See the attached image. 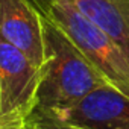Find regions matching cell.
Returning a JSON list of instances; mask_svg holds the SVG:
<instances>
[{
  "label": "cell",
  "mask_w": 129,
  "mask_h": 129,
  "mask_svg": "<svg viewBox=\"0 0 129 129\" xmlns=\"http://www.w3.org/2000/svg\"><path fill=\"white\" fill-rule=\"evenodd\" d=\"M41 69L15 46L0 37V103L2 114L30 115L37 108Z\"/></svg>",
  "instance_id": "3957f363"
},
{
  "label": "cell",
  "mask_w": 129,
  "mask_h": 129,
  "mask_svg": "<svg viewBox=\"0 0 129 129\" xmlns=\"http://www.w3.org/2000/svg\"><path fill=\"white\" fill-rule=\"evenodd\" d=\"M121 129H129V124H126L124 127H121Z\"/></svg>",
  "instance_id": "9c48e42d"
},
{
  "label": "cell",
  "mask_w": 129,
  "mask_h": 129,
  "mask_svg": "<svg viewBox=\"0 0 129 129\" xmlns=\"http://www.w3.org/2000/svg\"><path fill=\"white\" fill-rule=\"evenodd\" d=\"M0 114H2V103H0Z\"/></svg>",
  "instance_id": "30bf717a"
},
{
  "label": "cell",
  "mask_w": 129,
  "mask_h": 129,
  "mask_svg": "<svg viewBox=\"0 0 129 129\" xmlns=\"http://www.w3.org/2000/svg\"><path fill=\"white\" fill-rule=\"evenodd\" d=\"M0 37L44 66V17L32 0H0Z\"/></svg>",
  "instance_id": "5b68a950"
},
{
  "label": "cell",
  "mask_w": 129,
  "mask_h": 129,
  "mask_svg": "<svg viewBox=\"0 0 129 129\" xmlns=\"http://www.w3.org/2000/svg\"><path fill=\"white\" fill-rule=\"evenodd\" d=\"M82 55L102 73L109 85L129 97V52L111 35L84 17L69 0H32Z\"/></svg>",
  "instance_id": "7a4b0ae2"
},
{
  "label": "cell",
  "mask_w": 129,
  "mask_h": 129,
  "mask_svg": "<svg viewBox=\"0 0 129 129\" xmlns=\"http://www.w3.org/2000/svg\"><path fill=\"white\" fill-rule=\"evenodd\" d=\"M129 52V0H69Z\"/></svg>",
  "instance_id": "8992f818"
},
{
  "label": "cell",
  "mask_w": 129,
  "mask_h": 129,
  "mask_svg": "<svg viewBox=\"0 0 129 129\" xmlns=\"http://www.w3.org/2000/svg\"><path fill=\"white\" fill-rule=\"evenodd\" d=\"M29 127L30 129H84V127H78V126H72V124H67V123H62L44 112H40V111H34L29 118Z\"/></svg>",
  "instance_id": "52a82bcc"
},
{
  "label": "cell",
  "mask_w": 129,
  "mask_h": 129,
  "mask_svg": "<svg viewBox=\"0 0 129 129\" xmlns=\"http://www.w3.org/2000/svg\"><path fill=\"white\" fill-rule=\"evenodd\" d=\"M40 112L84 129H121L129 124V97L106 84L69 106Z\"/></svg>",
  "instance_id": "277c9868"
},
{
  "label": "cell",
  "mask_w": 129,
  "mask_h": 129,
  "mask_svg": "<svg viewBox=\"0 0 129 129\" xmlns=\"http://www.w3.org/2000/svg\"><path fill=\"white\" fill-rule=\"evenodd\" d=\"M29 115L21 112H9V114H0V129H30Z\"/></svg>",
  "instance_id": "ba28073f"
},
{
  "label": "cell",
  "mask_w": 129,
  "mask_h": 129,
  "mask_svg": "<svg viewBox=\"0 0 129 129\" xmlns=\"http://www.w3.org/2000/svg\"><path fill=\"white\" fill-rule=\"evenodd\" d=\"M41 72L35 108L40 111L69 106L108 84L70 38L47 17H44V66Z\"/></svg>",
  "instance_id": "6da1fadb"
}]
</instances>
